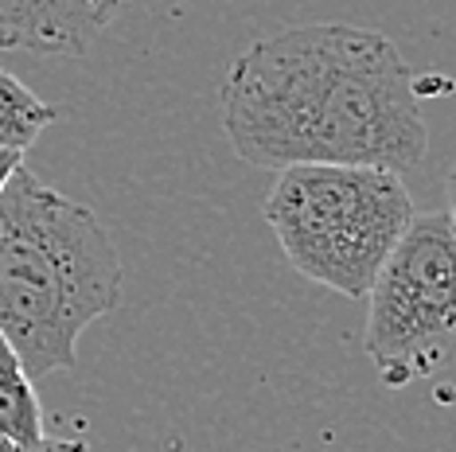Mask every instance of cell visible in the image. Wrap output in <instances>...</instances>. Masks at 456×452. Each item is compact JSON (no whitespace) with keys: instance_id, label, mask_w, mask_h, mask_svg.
Returning <instances> with one entry per match:
<instances>
[{"instance_id":"6da1fadb","label":"cell","mask_w":456,"mask_h":452,"mask_svg":"<svg viewBox=\"0 0 456 452\" xmlns=\"http://www.w3.org/2000/svg\"><path fill=\"white\" fill-rule=\"evenodd\" d=\"M223 133L254 168L362 164L406 176L429 152L421 90L387 36L300 24L257 39L223 78Z\"/></svg>"},{"instance_id":"7a4b0ae2","label":"cell","mask_w":456,"mask_h":452,"mask_svg":"<svg viewBox=\"0 0 456 452\" xmlns=\"http://www.w3.org/2000/svg\"><path fill=\"white\" fill-rule=\"evenodd\" d=\"M121 304V258L90 207L28 164L0 191V339L28 378L75 371L78 339Z\"/></svg>"},{"instance_id":"3957f363","label":"cell","mask_w":456,"mask_h":452,"mask_svg":"<svg viewBox=\"0 0 456 452\" xmlns=\"http://www.w3.org/2000/svg\"><path fill=\"white\" fill-rule=\"evenodd\" d=\"M262 214L300 277L362 301L413 222V199L387 168L293 164L277 172Z\"/></svg>"},{"instance_id":"277c9868","label":"cell","mask_w":456,"mask_h":452,"mask_svg":"<svg viewBox=\"0 0 456 452\" xmlns=\"http://www.w3.org/2000/svg\"><path fill=\"white\" fill-rule=\"evenodd\" d=\"M367 301V351L390 390L456 363V230L449 211L413 214Z\"/></svg>"},{"instance_id":"5b68a950","label":"cell","mask_w":456,"mask_h":452,"mask_svg":"<svg viewBox=\"0 0 456 452\" xmlns=\"http://www.w3.org/2000/svg\"><path fill=\"white\" fill-rule=\"evenodd\" d=\"M126 4L129 0H0V51L86 55Z\"/></svg>"},{"instance_id":"8992f818","label":"cell","mask_w":456,"mask_h":452,"mask_svg":"<svg viewBox=\"0 0 456 452\" xmlns=\"http://www.w3.org/2000/svg\"><path fill=\"white\" fill-rule=\"evenodd\" d=\"M0 433L12 437L24 452L44 440V409L36 386L4 339H0Z\"/></svg>"},{"instance_id":"52a82bcc","label":"cell","mask_w":456,"mask_h":452,"mask_svg":"<svg viewBox=\"0 0 456 452\" xmlns=\"http://www.w3.org/2000/svg\"><path fill=\"white\" fill-rule=\"evenodd\" d=\"M55 117H59L55 106H47V101L39 98L36 90H28L16 75L0 70V149L24 152Z\"/></svg>"},{"instance_id":"ba28073f","label":"cell","mask_w":456,"mask_h":452,"mask_svg":"<svg viewBox=\"0 0 456 452\" xmlns=\"http://www.w3.org/2000/svg\"><path fill=\"white\" fill-rule=\"evenodd\" d=\"M28 452H90V445L86 440H75V437H44Z\"/></svg>"},{"instance_id":"9c48e42d","label":"cell","mask_w":456,"mask_h":452,"mask_svg":"<svg viewBox=\"0 0 456 452\" xmlns=\"http://www.w3.org/2000/svg\"><path fill=\"white\" fill-rule=\"evenodd\" d=\"M20 164H24V152L20 149H0V191H4V183L16 176Z\"/></svg>"},{"instance_id":"30bf717a","label":"cell","mask_w":456,"mask_h":452,"mask_svg":"<svg viewBox=\"0 0 456 452\" xmlns=\"http://www.w3.org/2000/svg\"><path fill=\"white\" fill-rule=\"evenodd\" d=\"M449 219H452V230H456V164L449 172Z\"/></svg>"},{"instance_id":"8fae6325","label":"cell","mask_w":456,"mask_h":452,"mask_svg":"<svg viewBox=\"0 0 456 452\" xmlns=\"http://www.w3.org/2000/svg\"><path fill=\"white\" fill-rule=\"evenodd\" d=\"M0 452H24V448H20L12 437H4V433H0Z\"/></svg>"}]
</instances>
